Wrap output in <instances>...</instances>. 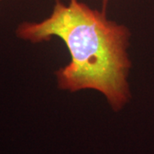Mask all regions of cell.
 <instances>
[{
    "mask_svg": "<svg viewBox=\"0 0 154 154\" xmlns=\"http://www.w3.org/2000/svg\"><path fill=\"white\" fill-rule=\"evenodd\" d=\"M16 36L31 44L60 38L70 61L56 71L59 89L70 93L94 90L105 97L114 111L131 99L128 55L131 33L125 25L110 20L79 0H57L49 17L39 22H22Z\"/></svg>",
    "mask_w": 154,
    "mask_h": 154,
    "instance_id": "1",
    "label": "cell"
},
{
    "mask_svg": "<svg viewBox=\"0 0 154 154\" xmlns=\"http://www.w3.org/2000/svg\"><path fill=\"white\" fill-rule=\"evenodd\" d=\"M110 2V0H102V5H103V11H105V8L108 5V3Z\"/></svg>",
    "mask_w": 154,
    "mask_h": 154,
    "instance_id": "2",
    "label": "cell"
}]
</instances>
